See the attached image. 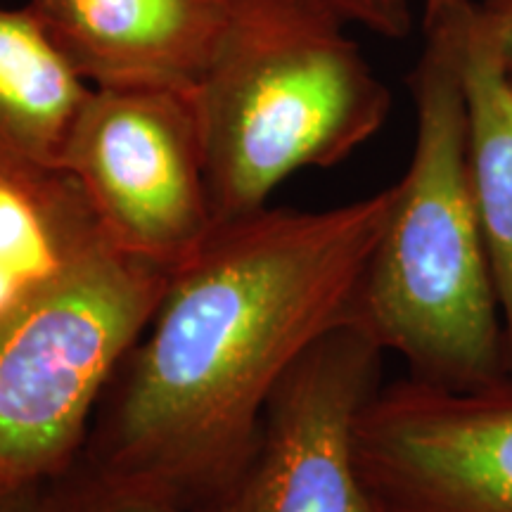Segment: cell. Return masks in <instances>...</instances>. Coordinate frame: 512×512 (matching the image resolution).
<instances>
[{
  "label": "cell",
  "mask_w": 512,
  "mask_h": 512,
  "mask_svg": "<svg viewBox=\"0 0 512 512\" xmlns=\"http://www.w3.org/2000/svg\"><path fill=\"white\" fill-rule=\"evenodd\" d=\"M323 0H230L195 88L219 223L268 207L304 169L375 138L392 93Z\"/></svg>",
  "instance_id": "3"
},
{
  "label": "cell",
  "mask_w": 512,
  "mask_h": 512,
  "mask_svg": "<svg viewBox=\"0 0 512 512\" xmlns=\"http://www.w3.org/2000/svg\"><path fill=\"white\" fill-rule=\"evenodd\" d=\"M230 0H24L91 88H197Z\"/></svg>",
  "instance_id": "8"
},
{
  "label": "cell",
  "mask_w": 512,
  "mask_h": 512,
  "mask_svg": "<svg viewBox=\"0 0 512 512\" xmlns=\"http://www.w3.org/2000/svg\"><path fill=\"white\" fill-rule=\"evenodd\" d=\"M479 10L491 31L496 34L498 46L505 62V69L512 76V0H477ZM512 93V91H510ZM510 110H512V95H510Z\"/></svg>",
  "instance_id": "15"
},
{
  "label": "cell",
  "mask_w": 512,
  "mask_h": 512,
  "mask_svg": "<svg viewBox=\"0 0 512 512\" xmlns=\"http://www.w3.org/2000/svg\"><path fill=\"white\" fill-rule=\"evenodd\" d=\"M384 351L354 323L318 339L278 384L254 446L204 512H382L356 458V422Z\"/></svg>",
  "instance_id": "6"
},
{
  "label": "cell",
  "mask_w": 512,
  "mask_h": 512,
  "mask_svg": "<svg viewBox=\"0 0 512 512\" xmlns=\"http://www.w3.org/2000/svg\"><path fill=\"white\" fill-rule=\"evenodd\" d=\"M50 482L0 484V512H46Z\"/></svg>",
  "instance_id": "14"
},
{
  "label": "cell",
  "mask_w": 512,
  "mask_h": 512,
  "mask_svg": "<svg viewBox=\"0 0 512 512\" xmlns=\"http://www.w3.org/2000/svg\"><path fill=\"white\" fill-rule=\"evenodd\" d=\"M105 247L91 202L64 166H0V320Z\"/></svg>",
  "instance_id": "9"
},
{
  "label": "cell",
  "mask_w": 512,
  "mask_h": 512,
  "mask_svg": "<svg viewBox=\"0 0 512 512\" xmlns=\"http://www.w3.org/2000/svg\"><path fill=\"white\" fill-rule=\"evenodd\" d=\"M501 46L477 0L467 15L463 81L467 98V155L479 221L501 304L505 354L512 377V112Z\"/></svg>",
  "instance_id": "10"
},
{
  "label": "cell",
  "mask_w": 512,
  "mask_h": 512,
  "mask_svg": "<svg viewBox=\"0 0 512 512\" xmlns=\"http://www.w3.org/2000/svg\"><path fill=\"white\" fill-rule=\"evenodd\" d=\"M62 166L107 242L166 273L219 228L195 88H91Z\"/></svg>",
  "instance_id": "5"
},
{
  "label": "cell",
  "mask_w": 512,
  "mask_h": 512,
  "mask_svg": "<svg viewBox=\"0 0 512 512\" xmlns=\"http://www.w3.org/2000/svg\"><path fill=\"white\" fill-rule=\"evenodd\" d=\"M88 91L27 5L0 0V166H62Z\"/></svg>",
  "instance_id": "11"
},
{
  "label": "cell",
  "mask_w": 512,
  "mask_h": 512,
  "mask_svg": "<svg viewBox=\"0 0 512 512\" xmlns=\"http://www.w3.org/2000/svg\"><path fill=\"white\" fill-rule=\"evenodd\" d=\"M394 185L339 207L223 221L169 275L76 463L211 508L252 451L294 363L349 323Z\"/></svg>",
  "instance_id": "1"
},
{
  "label": "cell",
  "mask_w": 512,
  "mask_h": 512,
  "mask_svg": "<svg viewBox=\"0 0 512 512\" xmlns=\"http://www.w3.org/2000/svg\"><path fill=\"white\" fill-rule=\"evenodd\" d=\"M356 458L382 512H512V377L380 384L356 422Z\"/></svg>",
  "instance_id": "7"
},
{
  "label": "cell",
  "mask_w": 512,
  "mask_h": 512,
  "mask_svg": "<svg viewBox=\"0 0 512 512\" xmlns=\"http://www.w3.org/2000/svg\"><path fill=\"white\" fill-rule=\"evenodd\" d=\"M169 275L105 247L0 320V484L53 482L79 460Z\"/></svg>",
  "instance_id": "4"
},
{
  "label": "cell",
  "mask_w": 512,
  "mask_h": 512,
  "mask_svg": "<svg viewBox=\"0 0 512 512\" xmlns=\"http://www.w3.org/2000/svg\"><path fill=\"white\" fill-rule=\"evenodd\" d=\"M344 22L373 31V34L401 41L411 34L415 0H323Z\"/></svg>",
  "instance_id": "13"
},
{
  "label": "cell",
  "mask_w": 512,
  "mask_h": 512,
  "mask_svg": "<svg viewBox=\"0 0 512 512\" xmlns=\"http://www.w3.org/2000/svg\"><path fill=\"white\" fill-rule=\"evenodd\" d=\"M475 0L427 24L408 76L413 152L358 285L351 320L413 380L446 389L510 377L501 304L467 155L463 48Z\"/></svg>",
  "instance_id": "2"
},
{
  "label": "cell",
  "mask_w": 512,
  "mask_h": 512,
  "mask_svg": "<svg viewBox=\"0 0 512 512\" xmlns=\"http://www.w3.org/2000/svg\"><path fill=\"white\" fill-rule=\"evenodd\" d=\"M415 3L420 5V12H422V24H427L430 19H434L441 12L451 8V5L460 3V0H415Z\"/></svg>",
  "instance_id": "16"
},
{
  "label": "cell",
  "mask_w": 512,
  "mask_h": 512,
  "mask_svg": "<svg viewBox=\"0 0 512 512\" xmlns=\"http://www.w3.org/2000/svg\"><path fill=\"white\" fill-rule=\"evenodd\" d=\"M46 512H185L174 498L145 484L102 475L74 463L50 482Z\"/></svg>",
  "instance_id": "12"
}]
</instances>
